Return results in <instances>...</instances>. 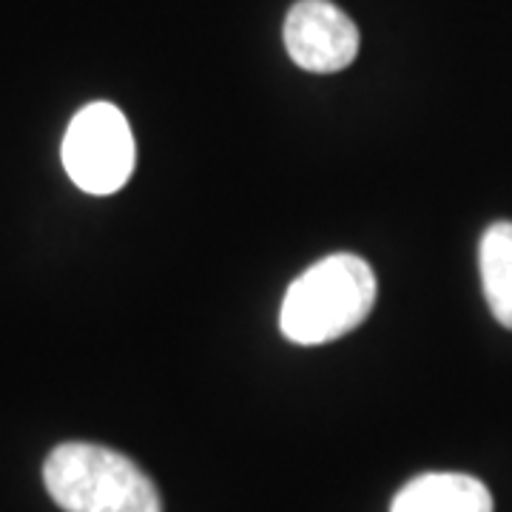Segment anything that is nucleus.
I'll use <instances>...</instances> for the list:
<instances>
[{
	"label": "nucleus",
	"instance_id": "6",
	"mask_svg": "<svg viewBox=\"0 0 512 512\" xmlns=\"http://www.w3.org/2000/svg\"><path fill=\"white\" fill-rule=\"evenodd\" d=\"M478 268L495 322L512 330V222H495L484 231Z\"/></svg>",
	"mask_w": 512,
	"mask_h": 512
},
{
	"label": "nucleus",
	"instance_id": "1",
	"mask_svg": "<svg viewBox=\"0 0 512 512\" xmlns=\"http://www.w3.org/2000/svg\"><path fill=\"white\" fill-rule=\"evenodd\" d=\"M376 302V276L365 259L336 254L311 265L285 293L279 325L296 345H325L365 322Z\"/></svg>",
	"mask_w": 512,
	"mask_h": 512
},
{
	"label": "nucleus",
	"instance_id": "5",
	"mask_svg": "<svg viewBox=\"0 0 512 512\" xmlns=\"http://www.w3.org/2000/svg\"><path fill=\"white\" fill-rule=\"evenodd\" d=\"M390 512H493V495L464 473H427L404 484Z\"/></svg>",
	"mask_w": 512,
	"mask_h": 512
},
{
	"label": "nucleus",
	"instance_id": "4",
	"mask_svg": "<svg viewBox=\"0 0 512 512\" xmlns=\"http://www.w3.org/2000/svg\"><path fill=\"white\" fill-rule=\"evenodd\" d=\"M285 49L305 72H342L356 60L359 29L330 0H299L285 20Z\"/></svg>",
	"mask_w": 512,
	"mask_h": 512
},
{
	"label": "nucleus",
	"instance_id": "2",
	"mask_svg": "<svg viewBox=\"0 0 512 512\" xmlns=\"http://www.w3.org/2000/svg\"><path fill=\"white\" fill-rule=\"evenodd\" d=\"M43 484L66 512H163L154 481L131 458L100 444L55 447L43 464Z\"/></svg>",
	"mask_w": 512,
	"mask_h": 512
},
{
	"label": "nucleus",
	"instance_id": "3",
	"mask_svg": "<svg viewBox=\"0 0 512 512\" xmlns=\"http://www.w3.org/2000/svg\"><path fill=\"white\" fill-rule=\"evenodd\" d=\"M134 137L123 111L89 103L74 114L63 137V165L77 188L94 197L120 191L134 171Z\"/></svg>",
	"mask_w": 512,
	"mask_h": 512
}]
</instances>
